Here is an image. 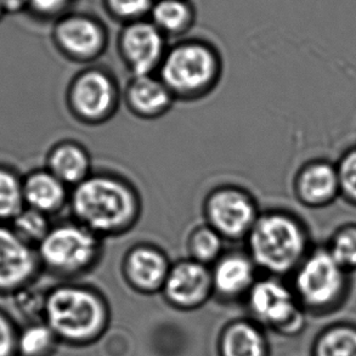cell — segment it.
<instances>
[{"label": "cell", "instance_id": "12", "mask_svg": "<svg viewBox=\"0 0 356 356\" xmlns=\"http://www.w3.org/2000/svg\"><path fill=\"white\" fill-rule=\"evenodd\" d=\"M168 253L161 245L141 241L130 245L120 260V275L135 293H161L172 266Z\"/></svg>", "mask_w": 356, "mask_h": 356}, {"label": "cell", "instance_id": "30", "mask_svg": "<svg viewBox=\"0 0 356 356\" xmlns=\"http://www.w3.org/2000/svg\"><path fill=\"white\" fill-rule=\"evenodd\" d=\"M19 323L0 307V356H17Z\"/></svg>", "mask_w": 356, "mask_h": 356}, {"label": "cell", "instance_id": "3", "mask_svg": "<svg viewBox=\"0 0 356 356\" xmlns=\"http://www.w3.org/2000/svg\"><path fill=\"white\" fill-rule=\"evenodd\" d=\"M245 243L260 273L282 279L293 274L314 247L303 219L284 208L261 211Z\"/></svg>", "mask_w": 356, "mask_h": 356}, {"label": "cell", "instance_id": "20", "mask_svg": "<svg viewBox=\"0 0 356 356\" xmlns=\"http://www.w3.org/2000/svg\"><path fill=\"white\" fill-rule=\"evenodd\" d=\"M219 356H269V342L263 326L248 318L232 320L218 339Z\"/></svg>", "mask_w": 356, "mask_h": 356}, {"label": "cell", "instance_id": "21", "mask_svg": "<svg viewBox=\"0 0 356 356\" xmlns=\"http://www.w3.org/2000/svg\"><path fill=\"white\" fill-rule=\"evenodd\" d=\"M197 13L190 0H156L149 19L168 39H183L196 24Z\"/></svg>", "mask_w": 356, "mask_h": 356}, {"label": "cell", "instance_id": "26", "mask_svg": "<svg viewBox=\"0 0 356 356\" xmlns=\"http://www.w3.org/2000/svg\"><path fill=\"white\" fill-rule=\"evenodd\" d=\"M51 227L50 217L33 208L24 207L11 220V229L34 248L45 238Z\"/></svg>", "mask_w": 356, "mask_h": 356}, {"label": "cell", "instance_id": "15", "mask_svg": "<svg viewBox=\"0 0 356 356\" xmlns=\"http://www.w3.org/2000/svg\"><path fill=\"white\" fill-rule=\"evenodd\" d=\"M294 198L304 207L321 209L341 197L337 163L325 159H309L299 167L292 181Z\"/></svg>", "mask_w": 356, "mask_h": 356}, {"label": "cell", "instance_id": "31", "mask_svg": "<svg viewBox=\"0 0 356 356\" xmlns=\"http://www.w3.org/2000/svg\"><path fill=\"white\" fill-rule=\"evenodd\" d=\"M73 0H29V5L37 14L44 17H63L67 14V10Z\"/></svg>", "mask_w": 356, "mask_h": 356}, {"label": "cell", "instance_id": "14", "mask_svg": "<svg viewBox=\"0 0 356 356\" xmlns=\"http://www.w3.org/2000/svg\"><path fill=\"white\" fill-rule=\"evenodd\" d=\"M42 270L37 248L11 227L0 224V296H15L29 289Z\"/></svg>", "mask_w": 356, "mask_h": 356}, {"label": "cell", "instance_id": "25", "mask_svg": "<svg viewBox=\"0 0 356 356\" xmlns=\"http://www.w3.org/2000/svg\"><path fill=\"white\" fill-rule=\"evenodd\" d=\"M24 207V179L0 165V222H11Z\"/></svg>", "mask_w": 356, "mask_h": 356}, {"label": "cell", "instance_id": "8", "mask_svg": "<svg viewBox=\"0 0 356 356\" xmlns=\"http://www.w3.org/2000/svg\"><path fill=\"white\" fill-rule=\"evenodd\" d=\"M245 302L254 321L281 336L293 337L307 326V313L282 277L259 276Z\"/></svg>", "mask_w": 356, "mask_h": 356}, {"label": "cell", "instance_id": "6", "mask_svg": "<svg viewBox=\"0 0 356 356\" xmlns=\"http://www.w3.org/2000/svg\"><path fill=\"white\" fill-rule=\"evenodd\" d=\"M291 276L302 308L318 316L342 308L352 289V274L338 264L326 245L313 247Z\"/></svg>", "mask_w": 356, "mask_h": 356}, {"label": "cell", "instance_id": "17", "mask_svg": "<svg viewBox=\"0 0 356 356\" xmlns=\"http://www.w3.org/2000/svg\"><path fill=\"white\" fill-rule=\"evenodd\" d=\"M122 102L138 120H156L165 116L177 100L157 74L131 76L123 88Z\"/></svg>", "mask_w": 356, "mask_h": 356}, {"label": "cell", "instance_id": "32", "mask_svg": "<svg viewBox=\"0 0 356 356\" xmlns=\"http://www.w3.org/2000/svg\"><path fill=\"white\" fill-rule=\"evenodd\" d=\"M29 4V0H0V5L10 11H17Z\"/></svg>", "mask_w": 356, "mask_h": 356}, {"label": "cell", "instance_id": "22", "mask_svg": "<svg viewBox=\"0 0 356 356\" xmlns=\"http://www.w3.org/2000/svg\"><path fill=\"white\" fill-rule=\"evenodd\" d=\"M312 356H356V323L338 321L316 334Z\"/></svg>", "mask_w": 356, "mask_h": 356}, {"label": "cell", "instance_id": "33", "mask_svg": "<svg viewBox=\"0 0 356 356\" xmlns=\"http://www.w3.org/2000/svg\"><path fill=\"white\" fill-rule=\"evenodd\" d=\"M0 6H1V5H0Z\"/></svg>", "mask_w": 356, "mask_h": 356}, {"label": "cell", "instance_id": "29", "mask_svg": "<svg viewBox=\"0 0 356 356\" xmlns=\"http://www.w3.org/2000/svg\"><path fill=\"white\" fill-rule=\"evenodd\" d=\"M341 197L356 207V146L346 149L337 162Z\"/></svg>", "mask_w": 356, "mask_h": 356}, {"label": "cell", "instance_id": "11", "mask_svg": "<svg viewBox=\"0 0 356 356\" xmlns=\"http://www.w3.org/2000/svg\"><path fill=\"white\" fill-rule=\"evenodd\" d=\"M117 54L131 76L157 74L168 49V38L149 19L123 24L116 40Z\"/></svg>", "mask_w": 356, "mask_h": 356}, {"label": "cell", "instance_id": "24", "mask_svg": "<svg viewBox=\"0 0 356 356\" xmlns=\"http://www.w3.org/2000/svg\"><path fill=\"white\" fill-rule=\"evenodd\" d=\"M225 242L207 222L197 224L188 232L185 240L186 258L212 266L225 252Z\"/></svg>", "mask_w": 356, "mask_h": 356}, {"label": "cell", "instance_id": "2", "mask_svg": "<svg viewBox=\"0 0 356 356\" xmlns=\"http://www.w3.org/2000/svg\"><path fill=\"white\" fill-rule=\"evenodd\" d=\"M44 321L61 344L87 347L106 332L111 309L105 294L97 287L63 281L45 293Z\"/></svg>", "mask_w": 356, "mask_h": 356}, {"label": "cell", "instance_id": "4", "mask_svg": "<svg viewBox=\"0 0 356 356\" xmlns=\"http://www.w3.org/2000/svg\"><path fill=\"white\" fill-rule=\"evenodd\" d=\"M224 63L214 44L202 38L179 39L169 45L157 76L180 102L209 97L222 81Z\"/></svg>", "mask_w": 356, "mask_h": 356}, {"label": "cell", "instance_id": "1", "mask_svg": "<svg viewBox=\"0 0 356 356\" xmlns=\"http://www.w3.org/2000/svg\"><path fill=\"white\" fill-rule=\"evenodd\" d=\"M68 209L72 219L106 241L134 230L144 203L139 188L130 179L102 169L71 188Z\"/></svg>", "mask_w": 356, "mask_h": 356}, {"label": "cell", "instance_id": "19", "mask_svg": "<svg viewBox=\"0 0 356 356\" xmlns=\"http://www.w3.org/2000/svg\"><path fill=\"white\" fill-rule=\"evenodd\" d=\"M71 188L48 169H34L24 178L26 207L33 208L49 217L68 208Z\"/></svg>", "mask_w": 356, "mask_h": 356}, {"label": "cell", "instance_id": "10", "mask_svg": "<svg viewBox=\"0 0 356 356\" xmlns=\"http://www.w3.org/2000/svg\"><path fill=\"white\" fill-rule=\"evenodd\" d=\"M53 42L68 61L90 66L106 53L110 32L106 24L94 15L67 13L54 26Z\"/></svg>", "mask_w": 356, "mask_h": 356}, {"label": "cell", "instance_id": "7", "mask_svg": "<svg viewBox=\"0 0 356 356\" xmlns=\"http://www.w3.org/2000/svg\"><path fill=\"white\" fill-rule=\"evenodd\" d=\"M123 89L110 68L90 65L78 71L68 82L65 102L73 120L86 127H100L115 118Z\"/></svg>", "mask_w": 356, "mask_h": 356}, {"label": "cell", "instance_id": "5", "mask_svg": "<svg viewBox=\"0 0 356 356\" xmlns=\"http://www.w3.org/2000/svg\"><path fill=\"white\" fill-rule=\"evenodd\" d=\"M43 270L63 281L90 274L105 255V240L74 219L53 224L37 247Z\"/></svg>", "mask_w": 356, "mask_h": 356}, {"label": "cell", "instance_id": "28", "mask_svg": "<svg viewBox=\"0 0 356 356\" xmlns=\"http://www.w3.org/2000/svg\"><path fill=\"white\" fill-rule=\"evenodd\" d=\"M156 0H102L107 16L118 24H128L149 19Z\"/></svg>", "mask_w": 356, "mask_h": 356}, {"label": "cell", "instance_id": "16", "mask_svg": "<svg viewBox=\"0 0 356 356\" xmlns=\"http://www.w3.org/2000/svg\"><path fill=\"white\" fill-rule=\"evenodd\" d=\"M214 297L232 302L245 299L259 270L245 250H227L211 266Z\"/></svg>", "mask_w": 356, "mask_h": 356}, {"label": "cell", "instance_id": "9", "mask_svg": "<svg viewBox=\"0 0 356 356\" xmlns=\"http://www.w3.org/2000/svg\"><path fill=\"white\" fill-rule=\"evenodd\" d=\"M260 212L254 195L237 184L217 185L203 198V222L227 242H245Z\"/></svg>", "mask_w": 356, "mask_h": 356}, {"label": "cell", "instance_id": "18", "mask_svg": "<svg viewBox=\"0 0 356 356\" xmlns=\"http://www.w3.org/2000/svg\"><path fill=\"white\" fill-rule=\"evenodd\" d=\"M45 168L70 188L77 186L94 172L90 151L73 139L61 140L50 147Z\"/></svg>", "mask_w": 356, "mask_h": 356}, {"label": "cell", "instance_id": "27", "mask_svg": "<svg viewBox=\"0 0 356 356\" xmlns=\"http://www.w3.org/2000/svg\"><path fill=\"white\" fill-rule=\"evenodd\" d=\"M328 252L350 274L356 271V222H346L330 236Z\"/></svg>", "mask_w": 356, "mask_h": 356}, {"label": "cell", "instance_id": "13", "mask_svg": "<svg viewBox=\"0 0 356 356\" xmlns=\"http://www.w3.org/2000/svg\"><path fill=\"white\" fill-rule=\"evenodd\" d=\"M161 294L168 305L181 312L202 308L214 297L211 266L190 258L173 261Z\"/></svg>", "mask_w": 356, "mask_h": 356}, {"label": "cell", "instance_id": "23", "mask_svg": "<svg viewBox=\"0 0 356 356\" xmlns=\"http://www.w3.org/2000/svg\"><path fill=\"white\" fill-rule=\"evenodd\" d=\"M61 344L44 320L19 323L17 356H54Z\"/></svg>", "mask_w": 356, "mask_h": 356}]
</instances>
